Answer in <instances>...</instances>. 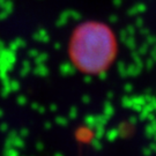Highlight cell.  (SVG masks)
Here are the masks:
<instances>
[{
  "mask_svg": "<svg viewBox=\"0 0 156 156\" xmlns=\"http://www.w3.org/2000/svg\"><path fill=\"white\" fill-rule=\"evenodd\" d=\"M116 52V38L103 23H83L71 39L69 53L73 64L88 74L104 72L112 64Z\"/></svg>",
  "mask_w": 156,
  "mask_h": 156,
  "instance_id": "1",
  "label": "cell"
}]
</instances>
